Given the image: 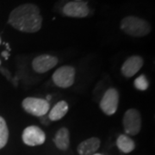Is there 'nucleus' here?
<instances>
[{
	"label": "nucleus",
	"instance_id": "nucleus-1",
	"mask_svg": "<svg viewBox=\"0 0 155 155\" xmlns=\"http://www.w3.org/2000/svg\"><path fill=\"white\" fill-rule=\"evenodd\" d=\"M9 24L17 30L25 33H35L41 28L42 17L40 9L33 4H25L11 11Z\"/></svg>",
	"mask_w": 155,
	"mask_h": 155
},
{
	"label": "nucleus",
	"instance_id": "nucleus-2",
	"mask_svg": "<svg viewBox=\"0 0 155 155\" xmlns=\"http://www.w3.org/2000/svg\"><path fill=\"white\" fill-rule=\"evenodd\" d=\"M121 28L126 34L134 37H142L151 32V26L148 22L134 16L123 18L121 22Z\"/></svg>",
	"mask_w": 155,
	"mask_h": 155
},
{
	"label": "nucleus",
	"instance_id": "nucleus-3",
	"mask_svg": "<svg viewBox=\"0 0 155 155\" xmlns=\"http://www.w3.org/2000/svg\"><path fill=\"white\" fill-rule=\"evenodd\" d=\"M24 110L35 116H43L49 110V103L46 99L37 97H26L22 101Z\"/></svg>",
	"mask_w": 155,
	"mask_h": 155
},
{
	"label": "nucleus",
	"instance_id": "nucleus-4",
	"mask_svg": "<svg viewBox=\"0 0 155 155\" xmlns=\"http://www.w3.org/2000/svg\"><path fill=\"white\" fill-rule=\"evenodd\" d=\"M53 81L61 88L72 86L75 79V69L70 66H64L58 68L53 74Z\"/></svg>",
	"mask_w": 155,
	"mask_h": 155
},
{
	"label": "nucleus",
	"instance_id": "nucleus-5",
	"mask_svg": "<svg viewBox=\"0 0 155 155\" xmlns=\"http://www.w3.org/2000/svg\"><path fill=\"white\" fill-rule=\"evenodd\" d=\"M123 127L127 134L136 135L140 131L141 127V117L137 110L130 109L126 111L123 116Z\"/></svg>",
	"mask_w": 155,
	"mask_h": 155
},
{
	"label": "nucleus",
	"instance_id": "nucleus-6",
	"mask_svg": "<svg viewBox=\"0 0 155 155\" xmlns=\"http://www.w3.org/2000/svg\"><path fill=\"white\" fill-rule=\"evenodd\" d=\"M119 103V93L114 88L109 89L100 102V108L106 115L110 116L116 113Z\"/></svg>",
	"mask_w": 155,
	"mask_h": 155
},
{
	"label": "nucleus",
	"instance_id": "nucleus-7",
	"mask_svg": "<svg viewBox=\"0 0 155 155\" xmlns=\"http://www.w3.org/2000/svg\"><path fill=\"white\" fill-rule=\"evenodd\" d=\"M22 138L25 144L30 147H35L43 144L46 140V135L39 127L29 126L23 130Z\"/></svg>",
	"mask_w": 155,
	"mask_h": 155
},
{
	"label": "nucleus",
	"instance_id": "nucleus-8",
	"mask_svg": "<svg viewBox=\"0 0 155 155\" xmlns=\"http://www.w3.org/2000/svg\"><path fill=\"white\" fill-rule=\"evenodd\" d=\"M58 63V59L55 56L49 54H41L34 59L32 67L35 72L38 73H44L55 67Z\"/></svg>",
	"mask_w": 155,
	"mask_h": 155
},
{
	"label": "nucleus",
	"instance_id": "nucleus-9",
	"mask_svg": "<svg viewBox=\"0 0 155 155\" xmlns=\"http://www.w3.org/2000/svg\"><path fill=\"white\" fill-rule=\"evenodd\" d=\"M89 12L90 10L85 2H69L63 8V13L70 17H85L89 15Z\"/></svg>",
	"mask_w": 155,
	"mask_h": 155
},
{
	"label": "nucleus",
	"instance_id": "nucleus-10",
	"mask_svg": "<svg viewBox=\"0 0 155 155\" xmlns=\"http://www.w3.org/2000/svg\"><path fill=\"white\" fill-rule=\"evenodd\" d=\"M143 66V59L138 55L129 57L123 63L122 67V73L127 78L133 77Z\"/></svg>",
	"mask_w": 155,
	"mask_h": 155
},
{
	"label": "nucleus",
	"instance_id": "nucleus-11",
	"mask_svg": "<svg viewBox=\"0 0 155 155\" xmlns=\"http://www.w3.org/2000/svg\"><path fill=\"white\" fill-rule=\"evenodd\" d=\"M100 147V140L96 137L87 139L78 147L79 155H93Z\"/></svg>",
	"mask_w": 155,
	"mask_h": 155
},
{
	"label": "nucleus",
	"instance_id": "nucleus-12",
	"mask_svg": "<svg viewBox=\"0 0 155 155\" xmlns=\"http://www.w3.org/2000/svg\"><path fill=\"white\" fill-rule=\"evenodd\" d=\"M54 141L59 149L65 151L68 148L70 144V135L67 127H61V129L58 130Z\"/></svg>",
	"mask_w": 155,
	"mask_h": 155
},
{
	"label": "nucleus",
	"instance_id": "nucleus-13",
	"mask_svg": "<svg viewBox=\"0 0 155 155\" xmlns=\"http://www.w3.org/2000/svg\"><path fill=\"white\" fill-rule=\"evenodd\" d=\"M68 111V104L66 101H60L50 110L48 118L51 121H58L66 116Z\"/></svg>",
	"mask_w": 155,
	"mask_h": 155
},
{
	"label": "nucleus",
	"instance_id": "nucleus-14",
	"mask_svg": "<svg viewBox=\"0 0 155 155\" xmlns=\"http://www.w3.org/2000/svg\"><path fill=\"white\" fill-rule=\"evenodd\" d=\"M116 145H117V147L119 148V150L125 153H131L135 148V144H134L133 140L125 134H121L117 138Z\"/></svg>",
	"mask_w": 155,
	"mask_h": 155
},
{
	"label": "nucleus",
	"instance_id": "nucleus-15",
	"mask_svg": "<svg viewBox=\"0 0 155 155\" xmlns=\"http://www.w3.org/2000/svg\"><path fill=\"white\" fill-rule=\"evenodd\" d=\"M9 138V129L7 127L5 119L0 116V149H2L8 141Z\"/></svg>",
	"mask_w": 155,
	"mask_h": 155
},
{
	"label": "nucleus",
	"instance_id": "nucleus-16",
	"mask_svg": "<svg viewBox=\"0 0 155 155\" xmlns=\"http://www.w3.org/2000/svg\"><path fill=\"white\" fill-rule=\"evenodd\" d=\"M148 81L145 75H140L134 80V86L140 91H146L148 88Z\"/></svg>",
	"mask_w": 155,
	"mask_h": 155
},
{
	"label": "nucleus",
	"instance_id": "nucleus-17",
	"mask_svg": "<svg viewBox=\"0 0 155 155\" xmlns=\"http://www.w3.org/2000/svg\"><path fill=\"white\" fill-rule=\"evenodd\" d=\"M3 55H5V59H7L9 54H8V53H6V52H3Z\"/></svg>",
	"mask_w": 155,
	"mask_h": 155
},
{
	"label": "nucleus",
	"instance_id": "nucleus-18",
	"mask_svg": "<svg viewBox=\"0 0 155 155\" xmlns=\"http://www.w3.org/2000/svg\"><path fill=\"white\" fill-rule=\"evenodd\" d=\"M48 99H51V97H50V96H48V97H47V101Z\"/></svg>",
	"mask_w": 155,
	"mask_h": 155
},
{
	"label": "nucleus",
	"instance_id": "nucleus-19",
	"mask_svg": "<svg viewBox=\"0 0 155 155\" xmlns=\"http://www.w3.org/2000/svg\"><path fill=\"white\" fill-rule=\"evenodd\" d=\"M93 155H102V154H100V153H94Z\"/></svg>",
	"mask_w": 155,
	"mask_h": 155
},
{
	"label": "nucleus",
	"instance_id": "nucleus-20",
	"mask_svg": "<svg viewBox=\"0 0 155 155\" xmlns=\"http://www.w3.org/2000/svg\"><path fill=\"white\" fill-rule=\"evenodd\" d=\"M0 44H1V38H0Z\"/></svg>",
	"mask_w": 155,
	"mask_h": 155
},
{
	"label": "nucleus",
	"instance_id": "nucleus-21",
	"mask_svg": "<svg viewBox=\"0 0 155 155\" xmlns=\"http://www.w3.org/2000/svg\"><path fill=\"white\" fill-rule=\"evenodd\" d=\"M0 64H1V61H0Z\"/></svg>",
	"mask_w": 155,
	"mask_h": 155
}]
</instances>
